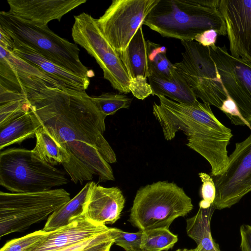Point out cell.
Masks as SVG:
<instances>
[{"mask_svg": "<svg viewBox=\"0 0 251 251\" xmlns=\"http://www.w3.org/2000/svg\"><path fill=\"white\" fill-rule=\"evenodd\" d=\"M118 54L130 80L148 78L150 71L147 40L142 25L137 30L126 50Z\"/></svg>", "mask_w": 251, "mask_h": 251, "instance_id": "17", "label": "cell"}, {"mask_svg": "<svg viewBox=\"0 0 251 251\" xmlns=\"http://www.w3.org/2000/svg\"><path fill=\"white\" fill-rule=\"evenodd\" d=\"M71 200L62 188L36 192H0V237L23 232Z\"/></svg>", "mask_w": 251, "mask_h": 251, "instance_id": "6", "label": "cell"}, {"mask_svg": "<svg viewBox=\"0 0 251 251\" xmlns=\"http://www.w3.org/2000/svg\"><path fill=\"white\" fill-rule=\"evenodd\" d=\"M218 33L214 29H208L197 35L194 41L207 47H214L216 45Z\"/></svg>", "mask_w": 251, "mask_h": 251, "instance_id": "33", "label": "cell"}, {"mask_svg": "<svg viewBox=\"0 0 251 251\" xmlns=\"http://www.w3.org/2000/svg\"><path fill=\"white\" fill-rule=\"evenodd\" d=\"M241 251H251V226L243 224L240 227Z\"/></svg>", "mask_w": 251, "mask_h": 251, "instance_id": "34", "label": "cell"}, {"mask_svg": "<svg viewBox=\"0 0 251 251\" xmlns=\"http://www.w3.org/2000/svg\"><path fill=\"white\" fill-rule=\"evenodd\" d=\"M0 47L12 52L15 48L13 39L10 34L1 26H0Z\"/></svg>", "mask_w": 251, "mask_h": 251, "instance_id": "35", "label": "cell"}, {"mask_svg": "<svg viewBox=\"0 0 251 251\" xmlns=\"http://www.w3.org/2000/svg\"><path fill=\"white\" fill-rule=\"evenodd\" d=\"M212 177L216 191L212 204L215 209L231 207L251 191V133L236 143L225 171Z\"/></svg>", "mask_w": 251, "mask_h": 251, "instance_id": "10", "label": "cell"}, {"mask_svg": "<svg viewBox=\"0 0 251 251\" xmlns=\"http://www.w3.org/2000/svg\"><path fill=\"white\" fill-rule=\"evenodd\" d=\"M182 59L174 64L197 97L204 103L220 109L228 94L210 53V47L195 41H181Z\"/></svg>", "mask_w": 251, "mask_h": 251, "instance_id": "7", "label": "cell"}, {"mask_svg": "<svg viewBox=\"0 0 251 251\" xmlns=\"http://www.w3.org/2000/svg\"><path fill=\"white\" fill-rule=\"evenodd\" d=\"M150 75H153L166 79H171L177 74L166 56L165 47L147 40Z\"/></svg>", "mask_w": 251, "mask_h": 251, "instance_id": "23", "label": "cell"}, {"mask_svg": "<svg viewBox=\"0 0 251 251\" xmlns=\"http://www.w3.org/2000/svg\"><path fill=\"white\" fill-rule=\"evenodd\" d=\"M220 110L226 115L232 124L236 126H247L236 103L229 95L224 101Z\"/></svg>", "mask_w": 251, "mask_h": 251, "instance_id": "29", "label": "cell"}, {"mask_svg": "<svg viewBox=\"0 0 251 251\" xmlns=\"http://www.w3.org/2000/svg\"><path fill=\"white\" fill-rule=\"evenodd\" d=\"M148 79L152 89V95L163 96L175 101L188 104L198 101L190 87L178 73L171 79L153 75H150Z\"/></svg>", "mask_w": 251, "mask_h": 251, "instance_id": "19", "label": "cell"}, {"mask_svg": "<svg viewBox=\"0 0 251 251\" xmlns=\"http://www.w3.org/2000/svg\"><path fill=\"white\" fill-rule=\"evenodd\" d=\"M199 176L202 182L201 195L202 200L212 204L216 196V187L212 176L205 173H200Z\"/></svg>", "mask_w": 251, "mask_h": 251, "instance_id": "31", "label": "cell"}, {"mask_svg": "<svg viewBox=\"0 0 251 251\" xmlns=\"http://www.w3.org/2000/svg\"><path fill=\"white\" fill-rule=\"evenodd\" d=\"M72 36L75 43L84 49L103 71L104 78L121 93L130 92V78L118 53L100 30L96 19L83 12L74 16Z\"/></svg>", "mask_w": 251, "mask_h": 251, "instance_id": "8", "label": "cell"}, {"mask_svg": "<svg viewBox=\"0 0 251 251\" xmlns=\"http://www.w3.org/2000/svg\"><path fill=\"white\" fill-rule=\"evenodd\" d=\"M43 229L34 231L20 238L7 242L0 251H30L47 235Z\"/></svg>", "mask_w": 251, "mask_h": 251, "instance_id": "26", "label": "cell"}, {"mask_svg": "<svg viewBox=\"0 0 251 251\" xmlns=\"http://www.w3.org/2000/svg\"><path fill=\"white\" fill-rule=\"evenodd\" d=\"M220 0H159L143 25L163 37L193 41L208 29L226 35V24L218 7Z\"/></svg>", "mask_w": 251, "mask_h": 251, "instance_id": "2", "label": "cell"}, {"mask_svg": "<svg viewBox=\"0 0 251 251\" xmlns=\"http://www.w3.org/2000/svg\"><path fill=\"white\" fill-rule=\"evenodd\" d=\"M159 0H114L96 19L102 34L118 53L124 51Z\"/></svg>", "mask_w": 251, "mask_h": 251, "instance_id": "9", "label": "cell"}, {"mask_svg": "<svg viewBox=\"0 0 251 251\" xmlns=\"http://www.w3.org/2000/svg\"><path fill=\"white\" fill-rule=\"evenodd\" d=\"M68 182L64 172L36 157L32 150L0 151V184L12 193L50 190Z\"/></svg>", "mask_w": 251, "mask_h": 251, "instance_id": "5", "label": "cell"}, {"mask_svg": "<svg viewBox=\"0 0 251 251\" xmlns=\"http://www.w3.org/2000/svg\"><path fill=\"white\" fill-rule=\"evenodd\" d=\"M21 114L0 126V150L24 140L35 137L36 130L40 127L39 123L25 107Z\"/></svg>", "mask_w": 251, "mask_h": 251, "instance_id": "18", "label": "cell"}, {"mask_svg": "<svg viewBox=\"0 0 251 251\" xmlns=\"http://www.w3.org/2000/svg\"><path fill=\"white\" fill-rule=\"evenodd\" d=\"M111 227L93 222L83 215L52 231L30 251H59L109 231Z\"/></svg>", "mask_w": 251, "mask_h": 251, "instance_id": "14", "label": "cell"}, {"mask_svg": "<svg viewBox=\"0 0 251 251\" xmlns=\"http://www.w3.org/2000/svg\"><path fill=\"white\" fill-rule=\"evenodd\" d=\"M91 99L99 110L106 117L122 108H128L132 99L124 94L104 93Z\"/></svg>", "mask_w": 251, "mask_h": 251, "instance_id": "25", "label": "cell"}, {"mask_svg": "<svg viewBox=\"0 0 251 251\" xmlns=\"http://www.w3.org/2000/svg\"><path fill=\"white\" fill-rule=\"evenodd\" d=\"M210 49L228 95L251 128V62L231 55L225 46Z\"/></svg>", "mask_w": 251, "mask_h": 251, "instance_id": "11", "label": "cell"}, {"mask_svg": "<svg viewBox=\"0 0 251 251\" xmlns=\"http://www.w3.org/2000/svg\"><path fill=\"white\" fill-rule=\"evenodd\" d=\"M24 103L23 97L0 103V126L23 113L25 111Z\"/></svg>", "mask_w": 251, "mask_h": 251, "instance_id": "28", "label": "cell"}, {"mask_svg": "<svg viewBox=\"0 0 251 251\" xmlns=\"http://www.w3.org/2000/svg\"><path fill=\"white\" fill-rule=\"evenodd\" d=\"M112 228L111 227V229L106 232L101 233L90 239L66 248L59 251H82L84 249L92 245L112 237Z\"/></svg>", "mask_w": 251, "mask_h": 251, "instance_id": "32", "label": "cell"}, {"mask_svg": "<svg viewBox=\"0 0 251 251\" xmlns=\"http://www.w3.org/2000/svg\"><path fill=\"white\" fill-rule=\"evenodd\" d=\"M125 198L117 187L106 188L91 181L82 215L97 224H113L121 217Z\"/></svg>", "mask_w": 251, "mask_h": 251, "instance_id": "15", "label": "cell"}, {"mask_svg": "<svg viewBox=\"0 0 251 251\" xmlns=\"http://www.w3.org/2000/svg\"><path fill=\"white\" fill-rule=\"evenodd\" d=\"M25 107L40 127L69 154L65 169L75 183L97 176L114 180L116 154L103 134L105 119L85 91L58 88L18 74Z\"/></svg>", "mask_w": 251, "mask_h": 251, "instance_id": "1", "label": "cell"}, {"mask_svg": "<svg viewBox=\"0 0 251 251\" xmlns=\"http://www.w3.org/2000/svg\"><path fill=\"white\" fill-rule=\"evenodd\" d=\"M0 26L13 40L29 47L66 70L89 79L88 68L80 60V50L77 45L60 37L48 25L29 23L9 11H1Z\"/></svg>", "mask_w": 251, "mask_h": 251, "instance_id": "4", "label": "cell"}, {"mask_svg": "<svg viewBox=\"0 0 251 251\" xmlns=\"http://www.w3.org/2000/svg\"><path fill=\"white\" fill-rule=\"evenodd\" d=\"M91 186V182L87 183L75 197L51 214L47 219L43 230L53 231L67 225L73 218L82 215Z\"/></svg>", "mask_w": 251, "mask_h": 251, "instance_id": "21", "label": "cell"}, {"mask_svg": "<svg viewBox=\"0 0 251 251\" xmlns=\"http://www.w3.org/2000/svg\"><path fill=\"white\" fill-rule=\"evenodd\" d=\"M14 42L15 48L13 53L39 68L66 88L78 91H85L88 88L89 79L79 77L49 61L29 47Z\"/></svg>", "mask_w": 251, "mask_h": 251, "instance_id": "16", "label": "cell"}, {"mask_svg": "<svg viewBox=\"0 0 251 251\" xmlns=\"http://www.w3.org/2000/svg\"><path fill=\"white\" fill-rule=\"evenodd\" d=\"M215 208L212 204L207 208L199 209L194 216L186 220V232L188 236L194 240L197 246L204 251H221L213 240L210 228L211 218Z\"/></svg>", "mask_w": 251, "mask_h": 251, "instance_id": "20", "label": "cell"}, {"mask_svg": "<svg viewBox=\"0 0 251 251\" xmlns=\"http://www.w3.org/2000/svg\"><path fill=\"white\" fill-rule=\"evenodd\" d=\"M147 79L138 78L130 80L129 89L134 97L143 100L152 95V89Z\"/></svg>", "mask_w": 251, "mask_h": 251, "instance_id": "30", "label": "cell"}, {"mask_svg": "<svg viewBox=\"0 0 251 251\" xmlns=\"http://www.w3.org/2000/svg\"><path fill=\"white\" fill-rule=\"evenodd\" d=\"M176 251H204L202 247L200 246H197V247L193 249H178Z\"/></svg>", "mask_w": 251, "mask_h": 251, "instance_id": "37", "label": "cell"}, {"mask_svg": "<svg viewBox=\"0 0 251 251\" xmlns=\"http://www.w3.org/2000/svg\"><path fill=\"white\" fill-rule=\"evenodd\" d=\"M191 199L173 182L159 181L139 189L130 210L128 222L139 230L169 228L176 218L192 210Z\"/></svg>", "mask_w": 251, "mask_h": 251, "instance_id": "3", "label": "cell"}, {"mask_svg": "<svg viewBox=\"0 0 251 251\" xmlns=\"http://www.w3.org/2000/svg\"><path fill=\"white\" fill-rule=\"evenodd\" d=\"M112 235L114 244L126 251H141L142 230L128 232L117 228H112Z\"/></svg>", "mask_w": 251, "mask_h": 251, "instance_id": "27", "label": "cell"}, {"mask_svg": "<svg viewBox=\"0 0 251 251\" xmlns=\"http://www.w3.org/2000/svg\"><path fill=\"white\" fill-rule=\"evenodd\" d=\"M178 241L177 235L167 228H156L142 231L141 251H167Z\"/></svg>", "mask_w": 251, "mask_h": 251, "instance_id": "24", "label": "cell"}, {"mask_svg": "<svg viewBox=\"0 0 251 251\" xmlns=\"http://www.w3.org/2000/svg\"><path fill=\"white\" fill-rule=\"evenodd\" d=\"M86 0H8L10 13L29 23L48 25L60 21L65 14L86 2Z\"/></svg>", "mask_w": 251, "mask_h": 251, "instance_id": "13", "label": "cell"}, {"mask_svg": "<svg viewBox=\"0 0 251 251\" xmlns=\"http://www.w3.org/2000/svg\"><path fill=\"white\" fill-rule=\"evenodd\" d=\"M36 143L32 150L34 155L52 166L61 164L65 169L70 160L68 153L41 127L36 131Z\"/></svg>", "mask_w": 251, "mask_h": 251, "instance_id": "22", "label": "cell"}, {"mask_svg": "<svg viewBox=\"0 0 251 251\" xmlns=\"http://www.w3.org/2000/svg\"><path fill=\"white\" fill-rule=\"evenodd\" d=\"M230 53L251 62V0H220Z\"/></svg>", "mask_w": 251, "mask_h": 251, "instance_id": "12", "label": "cell"}, {"mask_svg": "<svg viewBox=\"0 0 251 251\" xmlns=\"http://www.w3.org/2000/svg\"><path fill=\"white\" fill-rule=\"evenodd\" d=\"M114 244L112 237L92 245L82 251H110L112 246Z\"/></svg>", "mask_w": 251, "mask_h": 251, "instance_id": "36", "label": "cell"}]
</instances>
